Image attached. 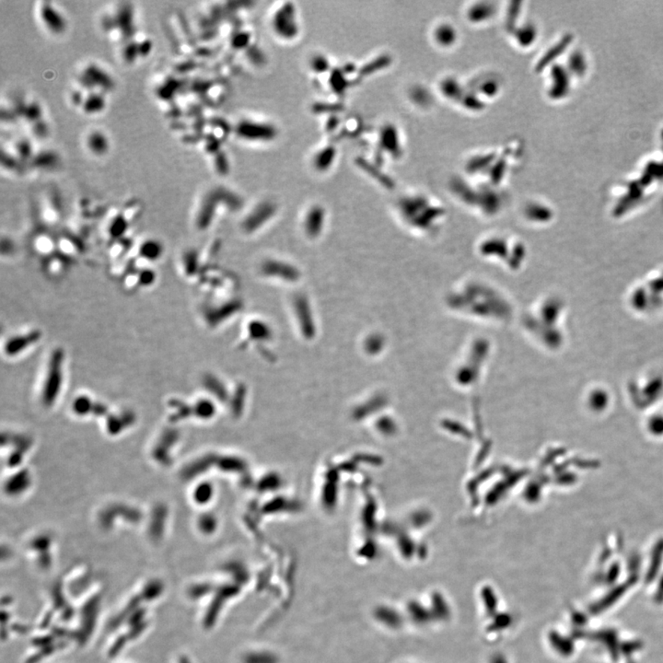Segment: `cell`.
Wrapping results in <instances>:
<instances>
[{
  "label": "cell",
  "instance_id": "8992f818",
  "mask_svg": "<svg viewBox=\"0 0 663 663\" xmlns=\"http://www.w3.org/2000/svg\"><path fill=\"white\" fill-rule=\"evenodd\" d=\"M142 252H143V254L148 258L156 257L157 255H159V252H160L159 247H157L156 245H153V243H148V245H146L145 246H143V249H142Z\"/></svg>",
  "mask_w": 663,
  "mask_h": 663
},
{
  "label": "cell",
  "instance_id": "277c9868",
  "mask_svg": "<svg viewBox=\"0 0 663 663\" xmlns=\"http://www.w3.org/2000/svg\"><path fill=\"white\" fill-rule=\"evenodd\" d=\"M88 147L92 153L103 154L108 150V141L102 133L94 132L88 138Z\"/></svg>",
  "mask_w": 663,
  "mask_h": 663
},
{
  "label": "cell",
  "instance_id": "7a4b0ae2",
  "mask_svg": "<svg viewBox=\"0 0 663 663\" xmlns=\"http://www.w3.org/2000/svg\"><path fill=\"white\" fill-rule=\"evenodd\" d=\"M84 80L86 86H98L103 88V90H109L112 87V79L106 75L105 72L101 70L100 68L91 65L86 70L84 73Z\"/></svg>",
  "mask_w": 663,
  "mask_h": 663
},
{
  "label": "cell",
  "instance_id": "5b68a950",
  "mask_svg": "<svg viewBox=\"0 0 663 663\" xmlns=\"http://www.w3.org/2000/svg\"><path fill=\"white\" fill-rule=\"evenodd\" d=\"M104 107V100L100 95H91L84 102V110L88 114L99 112Z\"/></svg>",
  "mask_w": 663,
  "mask_h": 663
},
{
  "label": "cell",
  "instance_id": "6da1fadb",
  "mask_svg": "<svg viewBox=\"0 0 663 663\" xmlns=\"http://www.w3.org/2000/svg\"><path fill=\"white\" fill-rule=\"evenodd\" d=\"M40 13L44 25L46 26L47 29H49V31L58 34L65 31V22L64 18L53 6L46 3L41 7Z\"/></svg>",
  "mask_w": 663,
  "mask_h": 663
},
{
  "label": "cell",
  "instance_id": "3957f363",
  "mask_svg": "<svg viewBox=\"0 0 663 663\" xmlns=\"http://www.w3.org/2000/svg\"><path fill=\"white\" fill-rule=\"evenodd\" d=\"M39 339V333L34 332L31 334L20 335V337L11 338V340L7 343V353L10 355H16L17 353L23 352L28 346L34 344Z\"/></svg>",
  "mask_w": 663,
  "mask_h": 663
}]
</instances>
